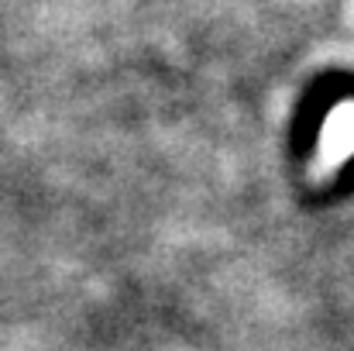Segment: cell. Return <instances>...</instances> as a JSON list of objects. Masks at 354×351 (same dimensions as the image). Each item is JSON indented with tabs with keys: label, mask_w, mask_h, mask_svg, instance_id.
<instances>
[{
	"label": "cell",
	"mask_w": 354,
	"mask_h": 351,
	"mask_svg": "<svg viewBox=\"0 0 354 351\" xmlns=\"http://www.w3.org/2000/svg\"><path fill=\"white\" fill-rule=\"evenodd\" d=\"M351 148H354V111H337L330 117L327 131H324V152H327L330 162H337Z\"/></svg>",
	"instance_id": "obj_1"
}]
</instances>
